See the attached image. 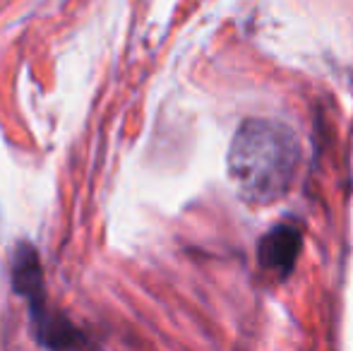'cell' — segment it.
I'll return each instance as SVG.
<instances>
[{
	"mask_svg": "<svg viewBox=\"0 0 353 351\" xmlns=\"http://www.w3.org/2000/svg\"><path fill=\"white\" fill-rule=\"evenodd\" d=\"M301 164V145L283 123L248 118L228 150V174L243 200L272 205L293 185Z\"/></svg>",
	"mask_w": 353,
	"mask_h": 351,
	"instance_id": "obj_1",
	"label": "cell"
},
{
	"mask_svg": "<svg viewBox=\"0 0 353 351\" xmlns=\"http://www.w3.org/2000/svg\"><path fill=\"white\" fill-rule=\"evenodd\" d=\"M303 248V234L301 226L283 221L267 231L257 243V260L260 267L270 274L286 277L293 270L298 255Z\"/></svg>",
	"mask_w": 353,
	"mask_h": 351,
	"instance_id": "obj_2",
	"label": "cell"
},
{
	"mask_svg": "<svg viewBox=\"0 0 353 351\" xmlns=\"http://www.w3.org/2000/svg\"><path fill=\"white\" fill-rule=\"evenodd\" d=\"M12 286L29 303L34 323L46 318V299H43V272L39 265V255L32 245L22 243L14 253L12 263Z\"/></svg>",
	"mask_w": 353,
	"mask_h": 351,
	"instance_id": "obj_3",
	"label": "cell"
}]
</instances>
